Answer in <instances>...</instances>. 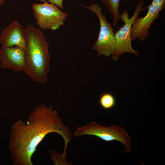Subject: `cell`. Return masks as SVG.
Here are the masks:
<instances>
[{
    "label": "cell",
    "instance_id": "1",
    "mask_svg": "<svg viewBox=\"0 0 165 165\" xmlns=\"http://www.w3.org/2000/svg\"><path fill=\"white\" fill-rule=\"evenodd\" d=\"M51 133H56L63 138L64 155L72 134L52 105L47 107L42 104L33 108L27 121L20 119L14 122L11 127L9 143L13 164L33 165L31 158L37 146Z\"/></svg>",
    "mask_w": 165,
    "mask_h": 165
},
{
    "label": "cell",
    "instance_id": "2",
    "mask_svg": "<svg viewBox=\"0 0 165 165\" xmlns=\"http://www.w3.org/2000/svg\"><path fill=\"white\" fill-rule=\"evenodd\" d=\"M25 29L27 46L24 72L33 81L44 84L51 65L49 42L40 29L28 24Z\"/></svg>",
    "mask_w": 165,
    "mask_h": 165
},
{
    "label": "cell",
    "instance_id": "3",
    "mask_svg": "<svg viewBox=\"0 0 165 165\" xmlns=\"http://www.w3.org/2000/svg\"><path fill=\"white\" fill-rule=\"evenodd\" d=\"M74 135L76 137L86 135L94 136L107 142L118 141L124 145L126 152H130L131 138L123 127L116 125L105 127L95 122H91L84 126L78 127Z\"/></svg>",
    "mask_w": 165,
    "mask_h": 165
},
{
    "label": "cell",
    "instance_id": "4",
    "mask_svg": "<svg viewBox=\"0 0 165 165\" xmlns=\"http://www.w3.org/2000/svg\"><path fill=\"white\" fill-rule=\"evenodd\" d=\"M80 6L94 13L99 20L100 31L98 38L93 45V49L97 52L98 57L103 56L107 57L111 55L114 53L116 48L115 33L106 16L102 13L101 8L97 4L89 6Z\"/></svg>",
    "mask_w": 165,
    "mask_h": 165
},
{
    "label": "cell",
    "instance_id": "5",
    "mask_svg": "<svg viewBox=\"0 0 165 165\" xmlns=\"http://www.w3.org/2000/svg\"><path fill=\"white\" fill-rule=\"evenodd\" d=\"M144 4V1H140L136 6L133 15L130 18H129L128 14V9H124L120 14V19L124 23V24L115 33L116 46L114 53L111 55V60L116 61L121 55L126 53L136 56L139 55V53L134 50L132 47L131 27Z\"/></svg>",
    "mask_w": 165,
    "mask_h": 165
},
{
    "label": "cell",
    "instance_id": "6",
    "mask_svg": "<svg viewBox=\"0 0 165 165\" xmlns=\"http://www.w3.org/2000/svg\"><path fill=\"white\" fill-rule=\"evenodd\" d=\"M32 9L37 25L39 29L44 30L59 29L68 16L54 4L46 1L42 4L33 3Z\"/></svg>",
    "mask_w": 165,
    "mask_h": 165
},
{
    "label": "cell",
    "instance_id": "7",
    "mask_svg": "<svg viewBox=\"0 0 165 165\" xmlns=\"http://www.w3.org/2000/svg\"><path fill=\"white\" fill-rule=\"evenodd\" d=\"M0 66L15 72L26 69L25 50L17 46L2 48L0 49Z\"/></svg>",
    "mask_w": 165,
    "mask_h": 165
},
{
    "label": "cell",
    "instance_id": "8",
    "mask_svg": "<svg viewBox=\"0 0 165 165\" xmlns=\"http://www.w3.org/2000/svg\"><path fill=\"white\" fill-rule=\"evenodd\" d=\"M0 44L3 47L17 46L25 50L27 36L25 28L17 20L12 21L1 32Z\"/></svg>",
    "mask_w": 165,
    "mask_h": 165
},
{
    "label": "cell",
    "instance_id": "9",
    "mask_svg": "<svg viewBox=\"0 0 165 165\" xmlns=\"http://www.w3.org/2000/svg\"><path fill=\"white\" fill-rule=\"evenodd\" d=\"M148 11L146 15L142 18L137 17L131 27L132 41L138 39L143 42L149 36V29L155 20L160 16L159 12L155 9V6L152 2L147 7Z\"/></svg>",
    "mask_w": 165,
    "mask_h": 165
},
{
    "label": "cell",
    "instance_id": "10",
    "mask_svg": "<svg viewBox=\"0 0 165 165\" xmlns=\"http://www.w3.org/2000/svg\"><path fill=\"white\" fill-rule=\"evenodd\" d=\"M121 0H101L102 2L108 9L113 20V24L116 26L120 19L119 6Z\"/></svg>",
    "mask_w": 165,
    "mask_h": 165
},
{
    "label": "cell",
    "instance_id": "11",
    "mask_svg": "<svg viewBox=\"0 0 165 165\" xmlns=\"http://www.w3.org/2000/svg\"><path fill=\"white\" fill-rule=\"evenodd\" d=\"M116 100L112 94L107 93L102 94L99 99V103L101 107L105 109H109L115 105Z\"/></svg>",
    "mask_w": 165,
    "mask_h": 165
},
{
    "label": "cell",
    "instance_id": "12",
    "mask_svg": "<svg viewBox=\"0 0 165 165\" xmlns=\"http://www.w3.org/2000/svg\"><path fill=\"white\" fill-rule=\"evenodd\" d=\"M152 2L155 5V9L160 13L165 7V0H153Z\"/></svg>",
    "mask_w": 165,
    "mask_h": 165
},
{
    "label": "cell",
    "instance_id": "13",
    "mask_svg": "<svg viewBox=\"0 0 165 165\" xmlns=\"http://www.w3.org/2000/svg\"><path fill=\"white\" fill-rule=\"evenodd\" d=\"M41 2H44L45 1H48L50 3L54 4L59 8L64 9V7L63 5L64 0H39Z\"/></svg>",
    "mask_w": 165,
    "mask_h": 165
},
{
    "label": "cell",
    "instance_id": "14",
    "mask_svg": "<svg viewBox=\"0 0 165 165\" xmlns=\"http://www.w3.org/2000/svg\"><path fill=\"white\" fill-rule=\"evenodd\" d=\"M6 0H0V6H2Z\"/></svg>",
    "mask_w": 165,
    "mask_h": 165
},
{
    "label": "cell",
    "instance_id": "15",
    "mask_svg": "<svg viewBox=\"0 0 165 165\" xmlns=\"http://www.w3.org/2000/svg\"><path fill=\"white\" fill-rule=\"evenodd\" d=\"M142 1H144L145 0H142Z\"/></svg>",
    "mask_w": 165,
    "mask_h": 165
},
{
    "label": "cell",
    "instance_id": "16",
    "mask_svg": "<svg viewBox=\"0 0 165 165\" xmlns=\"http://www.w3.org/2000/svg\"><path fill=\"white\" fill-rule=\"evenodd\" d=\"M126 1H127V0H126Z\"/></svg>",
    "mask_w": 165,
    "mask_h": 165
}]
</instances>
